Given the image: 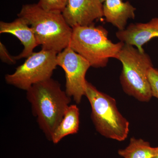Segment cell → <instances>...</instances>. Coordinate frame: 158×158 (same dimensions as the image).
I'll return each instance as SVG.
<instances>
[{
	"label": "cell",
	"instance_id": "cell-1",
	"mask_svg": "<svg viewBox=\"0 0 158 158\" xmlns=\"http://www.w3.org/2000/svg\"><path fill=\"white\" fill-rule=\"evenodd\" d=\"M27 97L40 128L51 140L69 106L71 98L52 78L35 84L27 90Z\"/></svg>",
	"mask_w": 158,
	"mask_h": 158
},
{
	"label": "cell",
	"instance_id": "cell-15",
	"mask_svg": "<svg viewBox=\"0 0 158 158\" xmlns=\"http://www.w3.org/2000/svg\"><path fill=\"white\" fill-rule=\"evenodd\" d=\"M148 78L152 97L158 99V69L153 67L151 68L148 71Z\"/></svg>",
	"mask_w": 158,
	"mask_h": 158
},
{
	"label": "cell",
	"instance_id": "cell-8",
	"mask_svg": "<svg viewBox=\"0 0 158 158\" xmlns=\"http://www.w3.org/2000/svg\"><path fill=\"white\" fill-rule=\"evenodd\" d=\"M62 14L72 28L91 25L103 17V3L100 0H68Z\"/></svg>",
	"mask_w": 158,
	"mask_h": 158
},
{
	"label": "cell",
	"instance_id": "cell-5",
	"mask_svg": "<svg viewBox=\"0 0 158 158\" xmlns=\"http://www.w3.org/2000/svg\"><path fill=\"white\" fill-rule=\"evenodd\" d=\"M85 96L91 106V119L96 131L106 138L119 141L125 140L130 123L118 111L116 100L88 82Z\"/></svg>",
	"mask_w": 158,
	"mask_h": 158
},
{
	"label": "cell",
	"instance_id": "cell-3",
	"mask_svg": "<svg viewBox=\"0 0 158 158\" xmlns=\"http://www.w3.org/2000/svg\"><path fill=\"white\" fill-rule=\"evenodd\" d=\"M104 27L77 26L73 28L69 46L89 62L91 67L103 68L111 58L118 59L124 43H114Z\"/></svg>",
	"mask_w": 158,
	"mask_h": 158
},
{
	"label": "cell",
	"instance_id": "cell-11",
	"mask_svg": "<svg viewBox=\"0 0 158 158\" xmlns=\"http://www.w3.org/2000/svg\"><path fill=\"white\" fill-rule=\"evenodd\" d=\"M136 10L128 1L106 0L103 3L104 17L107 22L112 24L118 31L126 28L128 20L135 18Z\"/></svg>",
	"mask_w": 158,
	"mask_h": 158
},
{
	"label": "cell",
	"instance_id": "cell-18",
	"mask_svg": "<svg viewBox=\"0 0 158 158\" xmlns=\"http://www.w3.org/2000/svg\"><path fill=\"white\" fill-rule=\"evenodd\" d=\"M100 1H101L103 3L105 1H106V0H100Z\"/></svg>",
	"mask_w": 158,
	"mask_h": 158
},
{
	"label": "cell",
	"instance_id": "cell-10",
	"mask_svg": "<svg viewBox=\"0 0 158 158\" xmlns=\"http://www.w3.org/2000/svg\"><path fill=\"white\" fill-rule=\"evenodd\" d=\"M0 33L14 35L23 45L22 52L15 56L16 60L27 58L34 52V49L38 46L33 30L27 21L21 17H18L12 22H0Z\"/></svg>",
	"mask_w": 158,
	"mask_h": 158
},
{
	"label": "cell",
	"instance_id": "cell-4",
	"mask_svg": "<svg viewBox=\"0 0 158 158\" xmlns=\"http://www.w3.org/2000/svg\"><path fill=\"white\" fill-rule=\"evenodd\" d=\"M117 59L122 64L120 81L123 91L139 101L149 102L152 95L148 72L153 67L149 55L125 44Z\"/></svg>",
	"mask_w": 158,
	"mask_h": 158
},
{
	"label": "cell",
	"instance_id": "cell-9",
	"mask_svg": "<svg viewBox=\"0 0 158 158\" xmlns=\"http://www.w3.org/2000/svg\"><path fill=\"white\" fill-rule=\"evenodd\" d=\"M116 36L120 41L144 52L143 46L151 40L158 37V17L148 22L131 23L123 31H118Z\"/></svg>",
	"mask_w": 158,
	"mask_h": 158
},
{
	"label": "cell",
	"instance_id": "cell-6",
	"mask_svg": "<svg viewBox=\"0 0 158 158\" xmlns=\"http://www.w3.org/2000/svg\"><path fill=\"white\" fill-rule=\"evenodd\" d=\"M57 54L43 49L33 52L13 73L5 76L6 83L27 91L33 85L52 78L58 65Z\"/></svg>",
	"mask_w": 158,
	"mask_h": 158
},
{
	"label": "cell",
	"instance_id": "cell-14",
	"mask_svg": "<svg viewBox=\"0 0 158 158\" xmlns=\"http://www.w3.org/2000/svg\"><path fill=\"white\" fill-rule=\"evenodd\" d=\"M68 0H40L37 3L40 7L47 11L62 12Z\"/></svg>",
	"mask_w": 158,
	"mask_h": 158
},
{
	"label": "cell",
	"instance_id": "cell-12",
	"mask_svg": "<svg viewBox=\"0 0 158 158\" xmlns=\"http://www.w3.org/2000/svg\"><path fill=\"white\" fill-rule=\"evenodd\" d=\"M80 125V111L76 105H69L51 138V141L57 144L62 138L75 134L79 131Z\"/></svg>",
	"mask_w": 158,
	"mask_h": 158
},
{
	"label": "cell",
	"instance_id": "cell-7",
	"mask_svg": "<svg viewBox=\"0 0 158 158\" xmlns=\"http://www.w3.org/2000/svg\"><path fill=\"white\" fill-rule=\"evenodd\" d=\"M57 63L65 72V92L77 104L80 103L85 95L88 82L85 76L91 67L90 63L69 46L57 54Z\"/></svg>",
	"mask_w": 158,
	"mask_h": 158
},
{
	"label": "cell",
	"instance_id": "cell-13",
	"mask_svg": "<svg viewBox=\"0 0 158 158\" xmlns=\"http://www.w3.org/2000/svg\"><path fill=\"white\" fill-rule=\"evenodd\" d=\"M156 147H152L148 141L142 139L131 138L128 145L119 149L118 154L123 158H154Z\"/></svg>",
	"mask_w": 158,
	"mask_h": 158
},
{
	"label": "cell",
	"instance_id": "cell-16",
	"mask_svg": "<svg viewBox=\"0 0 158 158\" xmlns=\"http://www.w3.org/2000/svg\"><path fill=\"white\" fill-rule=\"evenodd\" d=\"M0 59L2 62L9 65H14L17 61L14 56L9 54L6 47L2 42H0Z\"/></svg>",
	"mask_w": 158,
	"mask_h": 158
},
{
	"label": "cell",
	"instance_id": "cell-2",
	"mask_svg": "<svg viewBox=\"0 0 158 158\" xmlns=\"http://www.w3.org/2000/svg\"><path fill=\"white\" fill-rule=\"evenodd\" d=\"M18 16L27 21L43 49L58 54L69 46L73 28L62 12L44 10L38 4H26L23 6Z\"/></svg>",
	"mask_w": 158,
	"mask_h": 158
},
{
	"label": "cell",
	"instance_id": "cell-17",
	"mask_svg": "<svg viewBox=\"0 0 158 158\" xmlns=\"http://www.w3.org/2000/svg\"><path fill=\"white\" fill-rule=\"evenodd\" d=\"M154 158H158V146L156 147V152L155 156Z\"/></svg>",
	"mask_w": 158,
	"mask_h": 158
}]
</instances>
